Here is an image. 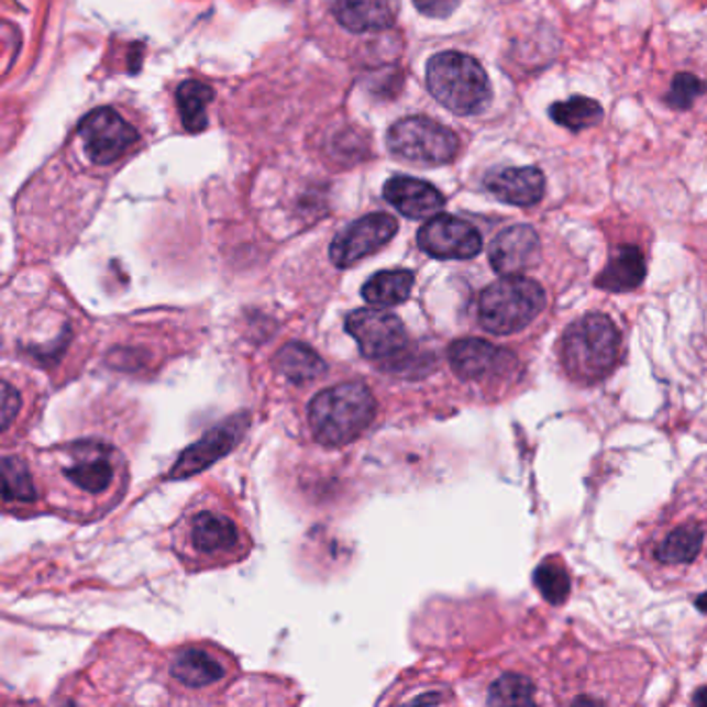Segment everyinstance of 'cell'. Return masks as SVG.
<instances>
[{
  "label": "cell",
  "instance_id": "1",
  "mask_svg": "<svg viewBox=\"0 0 707 707\" xmlns=\"http://www.w3.org/2000/svg\"><path fill=\"white\" fill-rule=\"evenodd\" d=\"M376 399L362 382H343L322 390L309 402L308 419L318 442L343 446L372 426L376 418Z\"/></svg>",
  "mask_w": 707,
  "mask_h": 707
},
{
  "label": "cell",
  "instance_id": "2",
  "mask_svg": "<svg viewBox=\"0 0 707 707\" xmlns=\"http://www.w3.org/2000/svg\"><path fill=\"white\" fill-rule=\"evenodd\" d=\"M561 355L571 378L583 384L604 380L620 360L618 328L604 313H587L564 330Z\"/></svg>",
  "mask_w": 707,
  "mask_h": 707
},
{
  "label": "cell",
  "instance_id": "3",
  "mask_svg": "<svg viewBox=\"0 0 707 707\" xmlns=\"http://www.w3.org/2000/svg\"><path fill=\"white\" fill-rule=\"evenodd\" d=\"M428 90L454 114H477L488 107L491 90L484 67L463 53H440L428 60Z\"/></svg>",
  "mask_w": 707,
  "mask_h": 707
},
{
  "label": "cell",
  "instance_id": "4",
  "mask_svg": "<svg viewBox=\"0 0 707 707\" xmlns=\"http://www.w3.org/2000/svg\"><path fill=\"white\" fill-rule=\"evenodd\" d=\"M545 308V292L523 274L502 276L482 290L477 318L484 330L508 336L526 330Z\"/></svg>",
  "mask_w": 707,
  "mask_h": 707
},
{
  "label": "cell",
  "instance_id": "5",
  "mask_svg": "<svg viewBox=\"0 0 707 707\" xmlns=\"http://www.w3.org/2000/svg\"><path fill=\"white\" fill-rule=\"evenodd\" d=\"M386 144L402 161L428 166L453 163L459 152V137L454 131L428 117H407L395 123L388 131Z\"/></svg>",
  "mask_w": 707,
  "mask_h": 707
},
{
  "label": "cell",
  "instance_id": "6",
  "mask_svg": "<svg viewBox=\"0 0 707 707\" xmlns=\"http://www.w3.org/2000/svg\"><path fill=\"white\" fill-rule=\"evenodd\" d=\"M346 332L357 341L369 362L397 363L409 349V336L395 313L384 309H355L346 318Z\"/></svg>",
  "mask_w": 707,
  "mask_h": 707
},
{
  "label": "cell",
  "instance_id": "7",
  "mask_svg": "<svg viewBox=\"0 0 707 707\" xmlns=\"http://www.w3.org/2000/svg\"><path fill=\"white\" fill-rule=\"evenodd\" d=\"M60 475L73 490L102 496L117 482V454L102 442H75L65 451Z\"/></svg>",
  "mask_w": 707,
  "mask_h": 707
},
{
  "label": "cell",
  "instance_id": "8",
  "mask_svg": "<svg viewBox=\"0 0 707 707\" xmlns=\"http://www.w3.org/2000/svg\"><path fill=\"white\" fill-rule=\"evenodd\" d=\"M79 135L88 158L100 166L117 163L140 140L137 131L112 109L91 110L79 123Z\"/></svg>",
  "mask_w": 707,
  "mask_h": 707
},
{
  "label": "cell",
  "instance_id": "9",
  "mask_svg": "<svg viewBox=\"0 0 707 707\" xmlns=\"http://www.w3.org/2000/svg\"><path fill=\"white\" fill-rule=\"evenodd\" d=\"M399 231V222L390 214H369L349 224L330 245V259L339 268H349L363 257L380 252Z\"/></svg>",
  "mask_w": 707,
  "mask_h": 707
},
{
  "label": "cell",
  "instance_id": "10",
  "mask_svg": "<svg viewBox=\"0 0 707 707\" xmlns=\"http://www.w3.org/2000/svg\"><path fill=\"white\" fill-rule=\"evenodd\" d=\"M419 247L435 259H472L482 252V235L461 218L432 217L418 235Z\"/></svg>",
  "mask_w": 707,
  "mask_h": 707
},
{
  "label": "cell",
  "instance_id": "11",
  "mask_svg": "<svg viewBox=\"0 0 707 707\" xmlns=\"http://www.w3.org/2000/svg\"><path fill=\"white\" fill-rule=\"evenodd\" d=\"M515 355L502 346L482 339H463L449 349V362L454 374L463 380L484 382L507 376L515 365Z\"/></svg>",
  "mask_w": 707,
  "mask_h": 707
},
{
  "label": "cell",
  "instance_id": "12",
  "mask_svg": "<svg viewBox=\"0 0 707 707\" xmlns=\"http://www.w3.org/2000/svg\"><path fill=\"white\" fill-rule=\"evenodd\" d=\"M245 426H247V418L239 416V418L227 419L224 423L212 428L208 434L201 435L196 444H191L187 451H183L179 461L168 473V477L170 479H187V477H194L196 473L208 470L212 463H217L218 459H222L224 454L233 451Z\"/></svg>",
  "mask_w": 707,
  "mask_h": 707
},
{
  "label": "cell",
  "instance_id": "13",
  "mask_svg": "<svg viewBox=\"0 0 707 707\" xmlns=\"http://www.w3.org/2000/svg\"><path fill=\"white\" fill-rule=\"evenodd\" d=\"M540 262V236L527 227L515 224L491 241V268L502 276L523 274Z\"/></svg>",
  "mask_w": 707,
  "mask_h": 707
},
{
  "label": "cell",
  "instance_id": "14",
  "mask_svg": "<svg viewBox=\"0 0 707 707\" xmlns=\"http://www.w3.org/2000/svg\"><path fill=\"white\" fill-rule=\"evenodd\" d=\"M189 544L201 559H229L241 544V533L227 515L201 510L189 523Z\"/></svg>",
  "mask_w": 707,
  "mask_h": 707
},
{
  "label": "cell",
  "instance_id": "15",
  "mask_svg": "<svg viewBox=\"0 0 707 707\" xmlns=\"http://www.w3.org/2000/svg\"><path fill=\"white\" fill-rule=\"evenodd\" d=\"M486 189L494 198L510 206L531 208L542 201L545 191V177L540 168H498L486 175Z\"/></svg>",
  "mask_w": 707,
  "mask_h": 707
},
{
  "label": "cell",
  "instance_id": "16",
  "mask_svg": "<svg viewBox=\"0 0 707 707\" xmlns=\"http://www.w3.org/2000/svg\"><path fill=\"white\" fill-rule=\"evenodd\" d=\"M384 198L397 208L402 217L432 218L444 208V196L430 183L395 177L384 185Z\"/></svg>",
  "mask_w": 707,
  "mask_h": 707
},
{
  "label": "cell",
  "instance_id": "17",
  "mask_svg": "<svg viewBox=\"0 0 707 707\" xmlns=\"http://www.w3.org/2000/svg\"><path fill=\"white\" fill-rule=\"evenodd\" d=\"M706 548V527L691 519L671 527L655 542L653 559L664 566H687L699 559Z\"/></svg>",
  "mask_w": 707,
  "mask_h": 707
},
{
  "label": "cell",
  "instance_id": "18",
  "mask_svg": "<svg viewBox=\"0 0 707 707\" xmlns=\"http://www.w3.org/2000/svg\"><path fill=\"white\" fill-rule=\"evenodd\" d=\"M336 21L353 34L382 32L395 23L393 0H330Z\"/></svg>",
  "mask_w": 707,
  "mask_h": 707
},
{
  "label": "cell",
  "instance_id": "19",
  "mask_svg": "<svg viewBox=\"0 0 707 707\" xmlns=\"http://www.w3.org/2000/svg\"><path fill=\"white\" fill-rule=\"evenodd\" d=\"M645 257L637 247H620L596 280L599 289L610 292L636 290L645 278Z\"/></svg>",
  "mask_w": 707,
  "mask_h": 707
},
{
  "label": "cell",
  "instance_id": "20",
  "mask_svg": "<svg viewBox=\"0 0 707 707\" xmlns=\"http://www.w3.org/2000/svg\"><path fill=\"white\" fill-rule=\"evenodd\" d=\"M170 676L187 689H203L224 676V669L214 655L198 648L179 653L170 664Z\"/></svg>",
  "mask_w": 707,
  "mask_h": 707
},
{
  "label": "cell",
  "instance_id": "21",
  "mask_svg": "<svg viewBox=\"0 0 707 707\" xmlns=\"http://www.w3.org/2000/svg\"><path fill=\"white\" fill-rule=\"evenodd\" d=\"M416 285L411 270H384L363 285V299L374 308H395L409 299Z\"/></svg>",
  "mask_w": 707,
  "mask_h": 707
},
{
  "label": "cell",
  "instance_id": "22",
  "mask_svg": "<svg viewBox=\"0 0 707 707\" xmlns=\"http://www.w3.org/2000/svg\"><path fill=\"white\" fill-rule=\"evenodd\" d=\"M276 365L283 372V376L295 384L316 380L327 372L324 360L311 346L303 343H289L283 346L276 357Z\"/></svg>",
  "mask_w": 707,
  "mask_h": 707
},
{
  "label": "cell",
  "instance_id": "23",
  "mask_svg": "<svg viewBox=\"0 0 707 707\" xmlns=\"http://www.w3.org/2000/svg\"><path fill=\"white\" fill-rule=\"evenodd\" d=\"M214 98V91L210 86L187 79L183 81L177 90V104L181 112V121L189 133H200L208 128V107Z\"/></svg>",
  "mask_w": 707,
  "mask_h": 707
},
{
  "label": "cell",
  "instance_id": "24",
  "mask_svg": "<svg viewBox=\"0 0 707 707\" xmlns=\"http://www.w3.org/2000/svg\"><path fill=\"white\" fill-rule=\"evenodd\" d=\"M604 110L596 100L585 98V96H575L564 102H556L550 109V117L556 125L571 131H583V129L598 125Z\"/></svg>",
  "mask_w": 707,
  "mask_h": 707
},
{
  "label": "cell",
  "instance_id": "25",
  "mask_svg": "<svg viewBox=\"0 0 707 707\" xmlns=\"http://www.w3.org/2000/svg\"><path fill=\"white\" fill-rule=\"evenodd\" d=\"M2 496L4 502H34L36 500V488L34 479L15 456H7L2 461Z\"/></svg>",
  "mask_w": 707,
  "mask_h": 707
},
{
  "label": "cell",
  "instance_id": "26",
  "mask_svg": "<svg viewBox=\"0 0 707 707\" xmlns=\"http://www.w3.org/2000/svg\"><path fill=\"white\" fill-rule=\"evenodd\" d=\"M491 706H529L535 702L533 683L521 674H505L490 687Z\"/></svg>",
  "mask_w": 707,
  "mask_h": 707
},
{
  "label": "cell",
  "instance_id": "27",
  "mask_svg": "<svg viewBox=\"0 0 707 707\" xmlns=\"http://www.w3.org/2000/svg\"><path fill=\"white\" fill-rule=\"evenodd\" d=\"M533 581H535V587L540 589L545 601H550L554 606H561L571 596V577L564 571L563 564L548 561L542 566H538Z\"/></svg>",
  "mask_w": 707,
  "mask_h": 707
},
{
  "label": "cell",
  "instance_id": "28",
  "mask_svg": "<svg viewBox=\"0 0 707 707\" xmlns=\"http://www.w3.org/2000/svg\"><path fill=\"white\" fill-rule=\"evenodd\" d=\"M706 91V86L699 77L691 73H678L672 81L671 93L666 96V102L672 109H689L691 104Z\"/></svg>",
  "mask_w": 707,
  "mask_h": 707
},
{
  "label": "cell",
  "instance_id": "29",
  "mask_svg": "<svg viewBox=\"0 0 707 707\" xmlns=\"http://www.w3.org/2000/svg\"><path fill=\"white\" fill-rule=\"evenodd\" d=\"M419 13L432 19H446L453 15L463 0H413Z\"/></svg>",
  "mask_w": 707,
  "mask_h": 707
},
{
  "label": "cell",
  "instance_id": "30",
  "mask_svg": "<svg viewBox=\"0 0 707 707\" xmlns=\"http://www.w3.org/2000/svg\"><path fill=\"white\" fill-rule=\"evenodd\" d=\"M2 426L9 428L13 418L18 416L19 407H21V399H19V393L9 384L4 382L2 384Z\"/></svg>",
  "mask_w": 707,
  "mask_h": 707
},
{
  "label": "cell",
  "instance_id": "31",
  "mask_svg": "<svg viewBox=\"0 0 707 707\" xmlns=\"http://www.w3.org/2000/svg\"><path fill=\"white\" fill-rule=\"evenodd\" d=\"M693 704L697 706H707V689H702L695 697H693Z\"/></svg>",
  "mask_w": 707,
  "mask_h": 707
},
{
  "label": "cell",
  "instance_id": "32",
  "mask_svg": "<svg viewBox=\"0 0 707 707\" xmlns=\"http://www.w3.org/2000/svg\"><path fill=\"white\" fill-rule=\"evenodd\" d=\"M697 608H699L702 612H707V594L697 599Z\"/></svg>",
  "mask_w": 707,
  "mask_h": 707
}]
</instances>
